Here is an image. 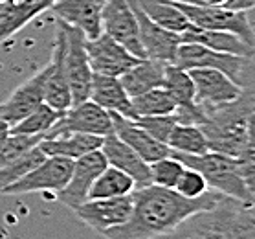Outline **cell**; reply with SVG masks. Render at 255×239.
Here are the masks:
<instances>
[{"label": "cell", "instance_id": "obj_1", "mask_svg": "<svg viewBox=\"0 0 255 239\" xmlns=\"http://www.w3.org/2000/svg\"><path fill=\"white\" fill-rule=\"evenodd\" d=\"M222 197L209 190L202 197L186 199L171 188L149 184L132 192V212L127 221L103 236L105 239H156L193 214L213 208Z\"/></svg>", "mask_w": 255, "mask_h": 239}, {"label": "cell", "instance_id": "obj_2", "mask_svg": "<svg viewBox=\"0 0 255 239\" xmlns=\"http://www.w3.org/2000/svg\"><path fill=\"white\" fill-rule=\"evenodd\" d=\"M206 123L200 129L206 134L209 151L232 158L254 157V96L244 90L232 103L215 107L206 112Z\"/></svg>", "mask_w": 255, "mask_h": 239}, {"label": "cell", "instance_id": "obj_3", "mask_svg": "<svg viewBox=\"0 0 255 239\" xmlns=\"http://www.w3.org/2000/svg\"><path fill=\"white\" fill-rule=\"evenodd\" d=\"M156 239H255L254 204L222 197L213 208L193 214Z\"/></svg>", "mask_w": 255, "mask_h": 239}, {"label": "cell", "instance_id": "obj_4", "mask_svg": "<svg viewBox=\"0 0 255 239\" xmlns=\"http://www.w3.org/2000/svg\"><path fill=\"white\" fill-rule=\"evenodd\" d=\"M171 157L186 168L197 169L206 179L211 192L241 203L254 204L255 158H232L213 151H206L202 155H182L171 151Z\"/></svg>", "mask_w": 255, "mask_h": 239}, {"label": "cell", "instance_id": "obj_5", "mask_svg": "<svg viewBox=\"0 0 255 239\" xmlns=\"http://www.w3.org/2000/svg\"><path fill=\"white\" fill-rule=\"evenodd\" d=\"M174 64L184 68V70H193V68H213L222 74H226L230 79L244 87L248 79L250 64L252 57H241V55H232V53L215 52L202 44H193V42H182L176 50Z\"/></svg>", "mask_w": 255, "mask_h": 239}, {"label": "cell", "instance_id": "obj_6", "mask_svg": "<svg viewBox=\"0 0 255 239\" xmlns=\"http://www.w3.org/2000/svg\"><path fill=\"white\" fill-rule=\"evenodd\" d=\"M64 31V72L68 81L70 94H72V105L81 103L90 98L94 72L90 68L87 55V39L79 29L72 28L68 24L59 20Z\"/></svg>", "mask_w": 255, "mask_h": 239}, {"label": "cell", "instance_id": "obj_7", "mask_svg": "<svg viewBox=\"0 0 255 239\" xmlns=\"http://www.w3.org/2000/svg\"><path fill=\"white\" fill-rule=\"evenodd\" d=\"M173 4L184 13V17L189 20L191 26L228 31V33H233L239 39H243L246 44L254 46V26L248 17L250 13L230 11V9L215 6H187V4H180V2H173Z\"/></svg>", "mask_w": 255, "mask_h": 239}, {"label": "cell", "instance_id": "obj_8", "mask_svg": "<svg viewBox=\"0 0 255 239\" xmlns=\"http://www.w3.org/2000/svg\"><path fill=\"white\" fill-rule=\"evenodd\" d=\"M74 160L63 157H46L41 164L29 169L24 177L4 190V195H24V193L53 192L59 193L70 181Z\"/></svg>", "mask_w": 255, "mask_h": 239}, {"label": "cell", "instance_id": "obj_9", "mask_svg": "<svg viewBox=\"0 0 255 239\" xmlns=\"http://www.w3.org/2000/svg\"><path fill=\"white\" fill-rule=\"evenodd\" d=\"M64 133H83L105 138L107 134L114 133L111 112L94 103L92 99H85L64 111L63 118L44 134V138H53Z\"/></svg>", "mask_w": 255, "mask_h": 239}, {"label": "cell", "instance_id": "obj_10", "mask_svg": "<svg viewBox=\"0 0 255 239\" xmlns=\"http://www.w3.org/2000/svg\"><path fill=\"white\" fill-rule=\"evenodd\" d=\"M101 28H103V33L125 46L132 55H136L138 59H147L143 46L139 42L138 24L128 0L101 2Z\"/></svg>", "mask_w": 255, "mask_h": 239}, {"label": "cell", "instance_id": "obj_11", "mask_svg": "<svg viewBox=\"0 0 255 239\" xmlns=\"http://www.w3.org/2000/svg\"><path fill=\"white\" fill-rule=\"evenodd\" d=\"M195 85V103L208 112L209 109L232 103L243 96L244 87L213 68H193L187 70Z\"/></svg>", "mask_w": 255, "mask_h": 239}, {"label": "cell", "instance_id": "obj_12", "mask_svg": "<svg viewBox=\"0 0 255 239\" xmlns=\"http://www.w3.org/2000/svg\"><path fill=\"white\" fill-rule=\"evenodd\" d=\"M132 212V193L114 199H92L79 204L74 214L83 225L103 236L127 221Z\"/></svg>", "mask_w": 255, "mask_h": 239}, {"label": "cell", "instance_id": "obj_13", "mask_svg": "<svg viewBox=\"0 0 255 239\" xmlns=\"http://www.w3.org/2000/svg\"><path fill=\"white\" fill-rule=\"evenodd\" d=\"M128 4L132 7L134 18L138 24L139 42L143 46L145 57L162 61V63H174L176 50L182 44L180 33L169 31V29L158 26L156 22H152L151 18L139 9L136 0H128Z\"/></svg>", "mask_w": 255, "mask_h": 239}, {"label": "cell", "instance_id": "obj_14", "mask_svg": "<svg viewBox=\"0 0 255 239\" xmlns=\"http://www.w3.org/2000/svg\"><path fill=\"white\" fill-rule=\"evenodd\" d=\"M85 46H87L90 68L94 74H99V76L120 77L139 61L136 55H132L127 48L122 46L107 33H101L92 41H87Z\"/></svg>", "mask_w": 255, "mask_h": 239}, {"label": "cell", "instance_id": "obj_15", "mask_svg": "<svg viewBox=\"0 0 255 239\" xmlns=\"http://www.w3.org/2000/svg\"><path fill=\"white\" fill-rule=\"evenodd\" d=\"M107 166L109 164H107V158L103 157L101 149L74 160V168H72L68 184L57 193L59 201L64 206H68L70 210H76L79 204L88 201V192H90L94 181L98 179L99 173Z\"/></svg>", "mask_w": 255, "mask_h": 239}, {"label": "cell", "instance_id": "obj_16", "mask_svg": "<svg viewBox=\"0 0 255 239\" xmlns=\"http://www.w3.org/2000/svg\"><path fill=\"white\" fill-rule=\"evenodd\" d=\"M48 76V64L41 72L31 76L11 92V96L0 103V116L7 122L9 127L28 116L29 112L44 103V83Z\"/></svg>", "mask_w": 255, "mask_h": 239}, {"label": "cell", "instance_id": "obj_17", "mask_svg": "<svg viewBox=\"0 0 255 239\" xmlns=\"http://www.w3.org/2000/svg\"><path fill=\"white\" fill-rule=\"evenodd\" d=\"M50 9L61 22L79 29L87 41H92L103 33L99 0H53Z\"/></svg>", "mask_w": 255, "mask_h": 239}, {"label": "cell", "instance_id": "obj_18", "mask_svg": "<svg viewBox=\"0 0 255 239\" xmlns=\"http://www.w3.org/2000/svg\"><path fill=\"white\" fill-rule=\"evenodd\" d=\"M64 31L61 24H57V35L53 42L52 59L48 63V76L44 83V103L63 112L72 107V94L64 72Z\"/></svg>", "mask_w": 255, "mask_h": 239}, {"label": "cell", "instance_id": "obj_19", "mask_svg": "<svg viewBox=\"0 0 255 239\" xmlns=\"http://www.w3.org/2000/svg\"><path fill=\"white\" fill-rule=\"evenodd\" d=\"M101 153L107 158V164L112 168L120 169L123 173H127L136 184V190L145 188L151 184V175H149V164L134 151L132 147H128L123 140H120L116 134L111 133L103 138L101 144Z\"/></svg>", "mask_w": 255, "mask_h": 239}, {"label": "cell", "instance_id": "obj_20", "mask_svg": "<svg viewBox=\"0 0 255 239\" xmlns=\"http://www.w3.org/2000/svg\"><path fill=\"white\" fill-rule=\"evenodd\" d=\"M111 116H112V131H114V134H116L120 140L125 142L128 147H132L134 151L138 153L147 164L156 162L160 158L171 155V149L165 144L154 140L152 136H149V134L145 133L143 129L138 127L132 120L112 114V112Z\"/></svg>", "mask_w": 255, "mask_h": 239}, {"label": "cell", "instance_id": "obj_21", "mask_svg": "<svg viewBox=\"0 0 255 239\" xmlns=\"http://www.w3.org/2000/svg\"><path fill=\"white\" fill-rule=\"evenodd\" d=\"M88 99H92L94 103H98L99 107H103L105 111L112 112V114L128 118V120L136 118L132 111V99L128 98V94L122 87L120 77L94 74Z\"/></svg>", "mask_w": 255, "mask_h": 239}, {"label": "cell", "instance_id": "obj_22", "mask_svg": "<svg viewBox=\"0 0 255 239\" xmlns=\"http://www.w3.org/2000/svg\"><path fill=\"white\" fill-rule=\"evenodd\" d=\"M182 42H193V44H202V46L215 50V52L232 53L241 57H254V46H250L243 39H239L233 33L228 31H217V29H204L197 26H187L180 33Z\"/></svg>", "mask_w": 255, "mask_h": 239}, {"label": "cell", "instance_id": "obj_23", "mask_svg": "<svg viewBox=\"0 0 255 239\" xmlns=\"http://www.w3.org/2000/svg\"><path fill=\"white\" fill-rule=\"evenodd\" d=\"M101 144H103L101 136L83 133H64L53 136V138H42L39 142V147L46 157H63L70 158V160H77L88 153L101 149Z\"/></svg>", "mask_w": 255, "mask_h": 239}, {"label": "cell", "instance_id": "obj_24", "mask_svg": "<svg viewBox=\"0 0 255 239\" xmlns=\"http://www.w3.org/2000/svg\"><path fill=\"white\" fill-rule=\"evenodd\" d=\"M165 64L167 63L154 59H139L132 68H128L123 76H120V83L128 94V98L132 99L147 90L162 87Z\"/></svg>", "mask_w": 255, "mask_h": 239}, {"label": "cell", "instance_id": "obj_25", "mask_svg": "<svg viewBox=\"0 0 255 239\" xmlns=\"http://www.w3.org/2000/svg\"><path fill=\"white\" fill-rule=\"evenodd\" d=\"M53 4V0L42 2V4H11V6H2L0 4V42L7 41L9 37H13L17 31L29 24L33 18H37L41 13L50 9Z\"/></svg>", "mask_w": 255, "mask_h": 239}, {"label": "cell", "instance_id": "obj_26", "mask_svg": "<svg viewBox=\"0 0 255 239\" xmlns=\"http://www.w3.org/2000/svg\"><path fill=\"white\" fill-rule=\"evenodd\" d=\"M136 190V184L127 173H123L120 169L107 166L99 173V177L94 181L90 192H88V201L92 199H114V197H125Z\"/></svg>", "mask_w": 255, "mask_h": 239}, {"label": "cell", "instance_id": "obj_27", "mask_svg": "<svg viewBox=\"0 0 255 239\" xmlns=\"http://www.w3.org/2000/svg\"><path fill=\"white\" fill-rule=\"evenodd\" d=\"M136 2H138L139 9L151 18L152 22H156L158 26H162L169 31L182 33L189 26V20L171 0H136Z\"/></svg>", "mask_w": 255, "mask_h": 239}, {"label": "cell", "instance_id": "obj_28", "mask_svg": "<svg viewBox=\"0 0 255 239\" xmlns=\"http://www.w3.org/2000/svg\"><path fill=\"white\" fill-rule=\"evenodd\" d=\"M167 147L174 153L182 155H202L209 151L206 134L198 125L176 123L167 138Z\"/></svg>", "mask_w": 255, "mask_h": 239}, {"label": "cell", "instance_id": "obj_29", "mask_svg": "<svg viewBox=\"0 0 255 239\" xmlns=\"http://www.w3.org/2000/svg\"><path fill=\"white\" fill-rule=\"evenodd\" d=\"M63 111H57L46 103H41L24 120L9 127V134H24V136H39L41 134V136H44L63 118Z\"/></svg>", "mask_w": 255, "mask_h": 239}, {"label": "cell", "instance_id": "obj_30", "mask_svg": "<svg viewBox=\"0 0 255 239\" xmlns=\"http://www.w3.org/2000/svg\"><path fill=\"white\" fill-rule=\"evenodd\" d=\"M176 101L163 87L152 88L132 98V111L138 116H171L176 111Z\"/></svg>", "mask_w": 255, "mask_h": 239}, {"label": "cell", "instance_id": "obj_31", "mask_svg": "<svg viewBox=\"0 0 255 239\" xmlns=\"http://www.w3.org/2000/svg\"><path fill=\"white\" fill-rule=\"evenodd\" d=\"M162 87L167 90L178 107L195 103V85H193L189 72L176 66L174 63L165 64Z\"/></svg>", "mask_w": 255, "mask_h": 239}, {"label": "cell", "instance_id": "obj_32", "mask_svg": "<svg viewBox=\"0 0 255 239\" xmlns=\"http://www.w3.org/2000/svg\"><path fill=\"white\" fill-rule=\"evenodd\" d=\"M46 158V155L41 151V147L35 146L29 151L22 153L20 157L13 158L11 162H7L6 166L0 168V193L4 192L9 184L18 181L20 177H24L29 169H33L37 164H41Z\"/></svg>", "mask_w": 255, "mask_h": 239}, {"label": "cell", "instance_id": "obj_33", "mask_svg": "<svg viewBox=\"0 0 255 239\" xmlns=\"http://www.w3.org/2000/svg\"><path fill=\"white\" fill-rule=\"evenodd\" d=\"M184 164L178 162L174 157H163L156 162L149 164V175H151V184L160 188H171L174 190L176 182H178L182 171H184Z\"/></svg>", "mask_w": 255, "mask_h": 239}, {"label": "cell", "instance_id": "obj_34", "mask_svg": "<svg viewBox=\"0 0 255 239\" xmlns=\"http://www.w3.org/2000/svg\"><path fill=\"white\" fill-rule=\"evenodd\" d=\"M132 122L138 127L143 129L149 136H152L154 140L162 142L165 146H167L169 134H171L173 127L176 125V120H174L173 114L171 116H138L134 118Z\"/></svg>", "mask_w": 255, "mask_h": 239}, {"label": "cell", "instance_id": "obj_35", "mask_svg": "<svg viewBox=\"0 0 255 239\" xmlns=\"http://www.w3.org/2000/svg\"><path fill=\"white\" fill-rule=\"evenodd\" d=\"M174 192L180 193L182 197L186 199H198L202 197L204 193H208L209 188L206 179L198 173L197 169L184 168L178 182H176V186H174Z\"/></svg>", "mask_w": 255, "mask_h": 239}, {"label": "cell", "instance_id": "obj_36", "mask_svg": "<svg viewBox=\"0 0 255 239\" xmlns=\"http://www.w3.org/2000/svg\"><path fill=\"white\" fill-rule=\"evenodd\" d=\"M44 136H24V134H9V138L6 140L4 147L0 149V168L6 166L7 162H11L13 158L20 157L22 153L29 151L31 147L39 146V142Z\"/></svg>", "mask_w": 255, "mask_h": 239}, {"label": "cell", "instance_id": "obj_37", "mask_svg": "<svg viewBox=\"0 0 255 239\" xmlns=\"http://www.w3.org/2000/svg\"><path fill=\"white\" fill-rule=\"evenodd\" d=\"M255 6V0H226L224 4V9H230V11H244L250 13Z\"/></svg>", "mask_w": 255, "mask_h": 239}, {"label": "cell", "instance_id": "obj_38", "mask_svg": "<svg viewBox=\"0 0 255 239\" xmlns=\"http://www.w3.org/2000/svg\"><path fill=\"white\" fill-rule=\"evenodd\" d=\"M173 2L187 4V6H215V7H222L226 4V0H173Z\"/></svg>", "mask_w": 255, "mask_h": 239}, {"label": "cell", "instance_id": "obj_39", "mask_svg": "<svg viewBox=\"0 0 255 239\" xmlns=\"http://www.w3.org/2000/svg\"><path fill=\"white\" fill-rule=\"evenodd\" d=\"M7 138H9V125H7V122L4 118L0 116V149L4 147Z\"/></svg>", "mask_w": 255, "mask_h": 239}, {"label": "cell", "instance_id": "obj_40", "mask_svg": "<svg viewBox=\"0 0 255 239\" xmlns=\"http://www.w3.org/2000/svg\"><path fill=\"white\" fill-rule=\"evenodd\" d=\"M18 4H28V6H31V4H42V2H48V0H17Z\"/></svg>", "mask_w": 255, "mask_h": 239}, {"label": "cell", "instance_id": "obj_41", "mask_svg": "<svg viewBox=\"0 0 255 239\" xmlns=\"http://www.w3.org/2000/svg\"><path fill=\"white\" fill-rule=\"evenodd\" d=\"M15 2H17V0H0L2 6H11V4H15Z\"/></svg>", "mask_w": 255, "mask_h": 239}, {"label": "cell", "instance_id": "obj_42", "mask_svg": "<svg viewBox=\"0 0 255 239\" xmlns=\"http://www.w3.org/2000/svg\"><path fill=\"white\" fill-rule=\"evenodd\" d=\"M99 2H103V0H99Z\"/></svg>", "mask_w": 255, "mask_h": 239}]
</instances>
